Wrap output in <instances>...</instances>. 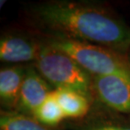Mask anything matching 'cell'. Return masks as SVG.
Here are the masks:
<instances>
[{
  "instance_id": "1",
  "label": "cell",
  "mask_w": 130,
  "mask_h": 130,
  "mask_svg": "<svg viewBox=\"0 0 130 130\" xmlns=\"http://www.w3.org/2000/svg\"><path fill=\"white\" fill-rule=\"evenodd\" d=\"M25 26L43 36L101 46L130 56V25L106 4L48 0L26 4Z\"/></svg>"
},
{
  "instance_id": "2",
  "label": "cell",
  "mask_w": 130,
  "mask_h": 130,
  "mask_svg": "<svg viewBox=\"0 0 130 130\" xmlns=\"http://www.w3.org/2000/svg\"><path fill=\"white\" fill-rule=\"evenodd\" d=\"M41 36L45 44L68 54L92 76L114 74L130 76L129 55L84 41Z\"/></svg>"
},
{
  "instance_id": "3",
  "label": "cell",
  "mask_w": 130,
  "mask_h": 130,
  "mask_svg": "<svg viewBox=\"0 0 130 130\" xmlns=\"http://www.w3.org/2000/svg\"><path fill=\"white\" fill-rule=\"evenodd\" d=\"M33 64L54 90H74L94 102L93 76L68 54L44 42Z\"/></svg>"
},
{
  "instance_id": "4",
  "label": "cell",
  "mask_w": 130,
  "mask_h": 130,
  "mask_svg": "<svg viewBox=\"0 0 130 130\" xmlns=\"http://www.w3.org/2000/svg\"><path fill=\"white\" fill-rule=\"evenodd\" d=\"M44 46L40 34L25 26L3 31L0 37V60L4 64L34 63Z\"/></svg>"
},
{
  "instance_id": "5",
  "label": "cell",
  "mask_w": 130,
  "mask_h": 130,
  "mask_svg": "<svg viewBox=\"0 0 130 130\" xmlns=\"http://www.w3.org/2000/svg\"><path fill=\"white\" fill-rule=\"evenodd\" d=\"M93 92L95 101L111 110L130 115L129 75L114 74L93 76Z\"/></svg>"
},
{
  "instance_id": "6",
  "label": "cell",
  "mask_w": 130,
  "mask_h": 130,
  "mask_svg": "<svg viewBox=\"0 0 130 130\" xmlns=\"http://www.w3.org/2000/svg\"><path fill=\"white\" fill-rule=\"evenodd\" d=\"M56 130H130V115L111 110L95 101L86 116L65 120Z\"/></svg>"
},
{
  "instance_id": "7",
  "label": "cell",
  "mask_w": 130,
  "mask_h": 130,
  "mask_svg": "<svg viewBox=\"0 0 130 130\" xmlns=\"http://www.w3.org/2000/svg\"><path fill=\"white\" fill-rule=\"evenodd\" d=\"M33 63L27 64L15 110L34 118L36 111L53 92Z\"/></svg>"
},
{
  "instance_id": "8",
  "label": "cell",
  "mask_w": 130,
  "mask_h": 130,
  "mask_svg": "<svg viewBox=\"0 0 130 130\" xmlns=\"http://www.w3.org/2000/svg\"><path fill=\"white\" fill-rule=\"evenodd\" d=\"M27 65L4 64L0 69L1 110L16 109Z\"/></svg>"
},
{
  "instance_id": "9",
  "label": "cell",
  "mask_w": 130,
  "mask_h": 130,
  "mask_svg": "<svg viewBox=\"0 0 130 130\" xmlns=\"http://www.w3.org/2000/svg\"><path fill=\"white\" fill-rule=\"evenodd\" d=\"M66 120H77L89 113L92 102L81 93L71 90H55L53 91Z\"/></svg>"
},
{
  "instance_id": "10",
  "label": "cell",
  "mask_w": 130,
  "mask_h": 130,
  "mask_svg": "<svg viewBox=\"0 0 130 130\" xmlns=\"http://www.w3.org/2000/svg\"><path fill=\"white\" fill-rule=\"evenodd\" d=\"M0 130H56V128L46 127L33 117L16 110H1Z\"/></svg>"
},
{
  "instance_id": "11",
  "label": "cell",
  "mask_w": 130,
  "mask_h": 130,
  "mask_svg": "<svg viewBox=\"0 0 130 130\" xmlns=\"http://www.w3.org/2000/svg\"><path fill=\"white\" fill-rule=\"evenodd\" d=\"M34 118L49 128H57L66 120L53 92L37 109Z\"/></svg>"
}]
</instances>
